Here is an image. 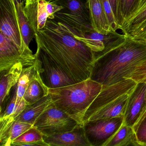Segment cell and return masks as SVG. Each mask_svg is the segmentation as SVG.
Returning a JSON list of instances; mask_svg holds the SVG:
<instances>
[{
  "mask_svg": "<svg viewBox=\"0 0 146 146\" xmlns=\"http://www.w3.org/2000/svg\"><path fill=\"white\" fill-rule=\"evenodd\" d=\"M146 58V42L126 35L125 40L96 59L90 78L102 88L119 82Z\"/></svg>",
  "mask_w": 146,
  "mask_h": 146,
  "instance_id": "7a4b0ae2",
  "label": "cell"
},
{
  "mask_svg": "<svg viewBox=\"0 0 146 146\" xmlns=\"http://www.w3.org/2000/svg\"><path fill=\"white\" fill-rule=\"evenodd\" d=\"M52 2L63 7L56 13L57 14L66 17L90 22L87 0H54Z\"/></svg>",
  "mask_w": 146,
  "mask_h": 146,
  "instance_id": "5bb4252c",
  "label": "cell"
},
{
  "mask_svg": "<svg viewBox=\"0 0 146 146\" xmlns=\"http://www.w3.org/2000/svg\"><path fill=\"white\" fill-rule=\"evenodd\" d=\"M125 78H130L137 83H146V58L138 63L133 71Z\"/></svg>",
  "mask_w": 146,
  "mask_h": 146,
  "instance_id": "4316f807",
  "label": "cell"
},
{
  "mask_svg": "<svg viewBox=\"0 0 146 146\" xmlns=\"http://www.w3.org/2000/svg\"><path fill=\"white\" fill-rule=\"evenodd\" d=\"M48 89L42 81L37 67V72L28 86L23 98L28 105H32L48 95Z\"/></svg>",
  "mask_w": 146,
  "mask_h": 146,
  "instance_id": "d6986e66",
  "label": "cell"
},
{
  "mask_svg": "<svg viewBox=\"0 0 146 146\" xmlns=\"http://www.w3.org/2000/svg\"><path fill=\"white\" fill-rule=\"evenodd\" d=\"M139 0H118L120 30L131 16Z\"/></svg>",
  "mask_w": 146,
  "mask_h": 146,
  "instance_id": "484cf974",
  "label": "cell"
},
{
  "mask_svg": "<svg viewBox=\"0 0 146 146\" xmlns=\"http://www.w3.org/2000/svg\"><path fill=\"white\" fill-rule=\"evenodd\" d=\"M139 146L134 128L123 123L106 146Z\"/></svg>",
  "mask_w": 146,
  "mask_h": 146,
  "instance_id": "44dd1931",
  "label": "cell"
},
{
  "mask_svg": "<svg viewBox=\"0 0 146 146\" xmlns=\"http://www.w3.org/2000/svg\"><path fill=\"white\" fill-rule=\"evenodd\" d=\"M146 107V83H137L129 96L124 123L134 127Z\"/></svg>",
  "mask_w": 146,
  "mask_h": 146,
  "instance_id": "8fae6325",
  "label": "cell"
},
{
  "mask_svg": "<svg viewBox=\"0 0 146 146\" xmlns=\"http://www.w3.org/2000/svg\"><path fill=\"white\" fill-rule=\"evenodd\" d=\"M37 71L36 62L29 66L24 67L17 84L15 93L17 96V103H20L29 84Z\"/></svg>",
  "mask_w": 146,
  "mask_h": 146,
  "instance_id": "cb8c5ba5",
  "label": "cell"
},
{
  "mask_svg": "<svg viewBox=\"0 0 146 146\" xmlns=\"http://www.w3.org/2000/svg\"><path fill=\"white\" fill-rule=\"evenodd\" d=\"M48 146H91L86 135L84 126L74 130L43 136Z\"/></svg>",
  "mask_w": 146,
  "mask_h": 146,
  "instance_id": "4fadbf2b",
  "label": "cell"
},
{
  "mask_svg": "<svg viewBox=\"0 0 146 146\" xmlns=\"http://www.w3.org/2000/svg\"><path fill=\"white\" fill-rule=\"evenodd\" d=\"M0 32L21 47L29 48L22 39L14 0H0Z\"/></svg>",
  "mask_w": 146,
  "mask_h": 146,
  "instance_id": "52a82bcc",
  "label": "cell"
},
{
  "mask_svg": "<svg viewBox=\"0 0 146 146\" xmlns=\"http://www.w3.org/2000/svg\"><path fill=\"white\" fill-rule=\"evenodd\" d=\"M140 146H146V116L134 127Z\"/></svg>",
  "mask_w": 146,
  "mask_h": 146,
  "instance_id": "f1b7e54d",
  "label": "cell"
},
{
  "mask_svg": "<svg viewBox=\"0 0 146 146\" xmlns=\"http://www.w3.org/2000/svg\"><path fill=\"white\" fill-rule=\"evenodd\" d=\"M137 84L130 78H125L119 82L102 88L86 111L84 119V123L92 114L104 106L125 94L131 93Z\"/></svg>",
  "mask_w": 146,
  "mask_h": 146,
  "instance_id": "30bf717a",
  "label": "cell"
},
{
  "mask_svg": "<svg viewBox=\"0 0 146 146\" xmlns=\"http://www.w3.org/2000/svg\"><path fill=\"white\" fill-rule=\"evenodd\" d=\"M37 48L49 57L75 83L90 78L95 61L94 53L77 40L69 27L48 19L36 34Z\"/></svg>",
  "mask_w": 146,
  "mask_h": 146,
  "instance_id": "6da1fadb",
  "label": "cell"
},
{
  "mask_svg": "<svg viewBox=\"0 0 146 146\" xmlns=\"http://www.w3.org/2000/svg\"><path fill=\"white\" fill-rule=\"evenodd\" d=\"M102 88V84L90 78L68 86L49 88L48 91L53 104L84 126L85 113Z\"/></svg>",
  "mask_w": 146,
  "mask_h": 146,
  "instance_id": "3957f363",
  "label": "cell"
},
{
  "mask_svg": "<svg viewBox=\"0 0 146 146\" xmlns=\"http://www.w3.org/2000/svg\"><path fill=\"white\" fill-rule=\"evenodd\" d=\"M34 125L43 136L72 131L80 126L53 102L37 118Z\"/></svg>",
  "mask_w": 146,
  "mask_h": 146,
  "instance_id": "277c9868",
  "label": "cell"
},
{
  "mask_svg": "<svg viewBox=\"0 0 146 146\" xmlns=\"http://www.w3.org/2000/svg\"><path fill=\"white\" fill-rule=\"evenodd\" d=\"M146 22V0H139L134 11L126 21L121 31L125 35L132 36Z\"/></svg>",
  "mask_w": 146,
  "mask_h": 146,
  "instance_id": "ac0fdd59",
  "label": "cell"
},
{
  "mask_svg": "<svg viewBox=\"0 0 146 146\" xmlns=\"http://www.w3.org/2000/svg\"><path fill=\"white\" fill-rule=\"evenodd\" d=\"M100 1L101 2L102 5L106 13V16L112 30L114 31H117L118 30H120V27L115 19L111 6L110 5L109 1L108 0H100Z\"/></svg>",
  "mask_w": 146,
  "mask_h": 146,
  "instance_id": "83f0119b",
  "label": "cell"
},
{
  "mask_svg": "<svg viewBox=\"0 0 146 146\" xmlns=\"http://www.w3.org/2000/svg\"><path fill=\"white\" fill-rule=\"evenodd\" d=\"M15 2H19V3H22V2H25L24 0H14Z\"/></svg>",
  "mask_w": 146,
  "mask_h": 146,
  "instance_id": "d6a6232c",
  "label": "cell"
},
{
  "mask_svg": "<svg viewBox=\"0 0 146 146\" xmlns=\"http://www.w3.org/2000/svg\"><path fill=\"white\" fill-rule=\"evenodd\" d=\"M131 36L146 42V22L140 27Z\"/></svg>",
  "mask_w": 146,
  "mask_h": 146,
  "instance_id": "f546056e",
  "label": "cell"
},
{
  "mask_svg": "<svg viewBox=\"0 0 146 146\" xmlns=\"http://www.w3.org/2000/svg\"><path fill=\"white\" fill-rule=\"evenodd\" d=\"M48 146L43 135L33 125L31 128L13 141L11 146Z\"/></svg>",
  "mask_w": 146,
  "mask_h": 146,
  "instance_id": "603a6c76",
  "label": "cell"
},
{
  "mask_svg": "<svg viewBox=\"0 0 146 146\" xmlns=\"http://www.w3.org/2000/svg\"><path fill=\"white\" fill-rule=\"evenodd\" d=\"M124 122V116L84 123V131L91 146H106Z\"/></svg>",
  "mask_w": 146,
  "mask_h": 146,
  "instance_id": "8992f818",
  "label": "cell"
},
{
  "mask_svg": "<svg viewBox=\"0 0 146 146\" xmlns=\"http://www.w3.org/2000/svg\"><path fill=\"white\" fill-rule=\"evenodd\" d=\"M25 1V0H24ZM47 1H48V2H52L54 0H46Z\"/></svg>",
  "mask_w": 146,
  "mask_h": 146,
  "instance_id": "836d02e7",
  "label": "cell"
},
{
  "mask_svg": "<svg viewBox=\"0 0 146 146\" xmlns=\"http://www.w3.org/2000/svg\"><path fill=\"white\" fill-rule=\"evenodd\" d=\"M35 54L40 76L48 88H61L75 84L41 50L37 48Z\"/></svg>",
  "mask_w": 146,
  "mask_h": 146,
  "instance_id": "ba28073f",
  "label": "cell"
},
{
  "mask_svg": "<svg viewBox=\"0 0 146 146\" xmlns=\"http://www.w3.org/2000/svg\"><path fill=\"white\" fill-rule=\"evenodd\" d=\"M75 38L82 42L94 53L96 58L123 42L126 37L124 34L112 31L103 34L91 29L81 35H74Z\"/></svg>",
  "mask_w": 146,
  "mask_h": 146,
  "instance_id": "9c48e42d",
  "label": "cell"
},
{
  "mask_svg": "<svg viewBox=\"0 0 146 146\" xmlns=\"http://www.w3.org/2000/svg\"><path fill=\"white\" fill-rule=\"evenodd\" d=\"M52 102L49 94L35 104L27 106L15 120L30 123L34 125L37 118Z\"/></svg>",
  "mask_w": 146,
  "mask_h": 146,
  "instance_id": "ffe728a7",
  "label": "cell"
},
{
  "mask_svg": "<svg viewBox=\"0 0 146 146\" xmlns=\"http://www.w3.org/2000/svg\"><path fill=\"white\" fill-rule=\"evenodd\" d=\"M24 66L21 63L15 64L6 71L1 73L0 102L1 112L7 97L9 96L12 88L17 84Z\"/></svg>",
  "mask_w": 146,
  "mask_h": 146,
  "instance_id": "e0dca14e",
  "label": "cell"
},
{
  "mask_svg": "<svg viewBox=\"0 0 146 146\" xmlns=\"http://www.w3.org/2000/svg\"><path fill=\"white\" fill-rule=\"evenodd\" d=\"M48 2L46 0H25L24 13L36 33L45 27L49 18Z\"/></svg>",
  "mask_w": 146,
  "mask_h": 146,
  "instance_id": "7c38bea8",
  "label": "cell"
},
{
  "mask_svg": "<svg viewBox=\"0 0 146 146\" xmlns=\"http://www.w3.org/2000/svg\"><path fill=\"white\" fill-rule=\"evenodd\" d=\"M17 13L19 20V27L22 39L24 44L29 47V44L33 38L35 37L36 32L31 26L23 11L25 2H16Z\"/></svg>",
  "mask_w": 146,
  "mask_h": 146,
  "instance_id": "d4e9b609",
  "label": "cell"
},
{
  "mask_svg": "<svg viewBox=\"0 0 146 146\" xmlns=\"http://www.w3.org/2000/svg\"><path fill=\"white\" fill-rule=\"evenodd\" d=\"M108 1L111 6L115 19L119 25L120 17H119V9L118 0H108Z\"/></svg>",
  "mask_w": 146,
  "mask_h": 146,
  "instance_id": "4dcf8cb0",
  "label": "cell"
},
{
  "mask_svg": "<svg viewBox=\"0 0 146 146\" xmlns=\"http://www.w3.org/2000/svg\"><path fill=\"white\" fill-rule=\"evenodd\" d=\"M36 60V55L29 48L21 47L0 32V73L19 63L24 67L32 65Z\"/></svg>",
  "mask_w": 146,
  "mask_h": 146,
  "instance_id": "5b68a950",
  "label": "cell"
},
{
  "mask_svg": "<svg viewBox=\"0 0 146 146\" xmlns=\"http://www.w3.org/2000/svg\"><path fill=\"white\" fill-rule=\"evenodd\" d=\"M33 125L30 123L14 120L5 129L0 131L1 146H11L13 141Z\"/></svg>",
  "mask_w": 146,
  "mask_h": 146,
  "instance_id": "7402d4cb",
  "label": "cell"
},
{
  "mask_svg": "<svg viewBox=\"0 0 146 146\" xmlns=\"http://www.w3.org/2000/svg\"><path fill=\"white\" fill-rule=\"evenodd\" d=\"M146 116V108H145V109H144V111H143V112L141 116V117H140V119H139V121H138V122H137V123L135 125H137V124L138 123H140V122H141V121L142 119H143V118H144V117H145V116ZM135 126H134V127H135ZM134 127H133V128H134Z\"/></svg>",
  "mask_w": 146,
  "mask_h": 146,
  "instance_id": "1f68e13d",
  "label": "cell"
},
{
  "mask_svg": "<svg viewBox=\"0 0 146 146\" xmlns=\"http://www.w3.org/2000/svg\"><path fill=\"white\" fill-rule=\"evenodd\" d=\"M130 93L125 94L104 106L92 114L84 123L96 119L124 116Z\"/></svg>",
  "mask_w": 146,
  "mask_h": 146,
  "instance_id": "2e32d148",
  "label": "cell"
},
{
  "mask_svg": "<svg viewBox=\"0 0 146 146\" xmlns=\"http://www.w3.org/2000/svg\"><path fill=\"white\" fill-rule=\"evenodd\" d=\"M87 3L90 23L94 29L103 34H108L113 31L108 20L100 1L87 0Z\"/></svg>",
  "mask_w": 146,
  "mask_h": 146,
  "instance_id": "9a60e30c",
  "label": "cell"
}]
</instances>
